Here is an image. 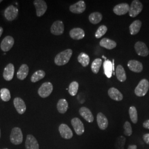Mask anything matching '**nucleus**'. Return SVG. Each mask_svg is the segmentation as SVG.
I'll list each match as a JSON object with an SVG mask.
<instances>
[{"label": "nucleus", "mask_w": 149, "mask_h": 149, "mask_svg": "<svg viewBox=\"0 0 149 149\" xmlns=\"http://www.w3.org/2000/svg\"><path fill=\"white\" fill-rule=\"evenodd\" d=\"M53 91V84L50 82L43 83L38 91V95L42 98H47L50 96Z\"/></svg>", "instance_id": "nucleus-4"}, {"label": "nucleus", "mask_w": 149, "mask_h": 149, "mask_svg": "<svg viewBox=\"0 0 149 149\" xmlns=\"http://www.w3.org/2000/svg\"><path fill=\"white\" fill-rule=\"evenodd\" d=\"M29 69L27 64H22L17 73V78L20 80H24L29 74Z\"/></svg>", "instance_id": "nucleus-23"}, {"label": "nucleus", "mask_w": 149, "mask_h": 149, "mask_svg": "<svg viewBox=\"0 0 149 149\" xmlns=\"http://www.w3.org/2000/svg\"><path fill=\"white\" fill-rule=\"evenodd\" d=\"M18 14V10L15 6L10 5L7 7L4 11V16L8 21H12L17 18Z\"/></svg>", "instance_id": "nucleus-6"}, {"label": "nucleus", "mask_w": 149, "mask_h": 149, "mask_svg": "<svg viewBox=\"0 0 149 149\" xmlns=\"http://www.w3.org/2000/svg\"><path fill=\"white\" fill-rule=\"evenodd\" d=\"M143 6L140 1L138 0H134L129 8V14L131 17H135L142 11Z\"/></svg>", "instance_id": "nucleus-5"}, {"label": "nucleus", "mask_w": 149, "mask_h": 149, "mask_svg": "<svg viewBox=\"0 0 149 149\" xmlns=\"http://www.w3.org/2000/svg\"><path fill=\"white\" fill-rule=\"evenodd\" d=\"M15 73V66L11 63L8 64L4 69L3 77L5 80L10 81L13 79Z\"/></svg>", "instance_id": "nucleus-16"}, {"label": "nucleus", "mask_w": 149, "mask_h": 149, "mask_svg": "<svg viewBox=\"0 0 149 149\" xmlns=\"http://www.w3.org/2000/svg\"><path fill=\"white\" fill-rule=\"evenodd\" d=\"M128 149H137V146L136 145H129Z\"/></svg>", "instance_id": "nucleus-41"}, {"label": "nucleus", "mask_w": 149, "mask_h": 149, "mask_svg": "<svg viewBox=\"0 0 149 149\" xmlns=\"http://www.w3.org/2000/svg\"><path fill=\"white\" fill-rule=\"evenodd\" d=\"M142 23L140 20L134 21L129 26V31L131 35H135L138 34L141 27Z\"/></svg>", "instance_id": "nucleus-26"}, {"label": "nucleus", "mask_w": 149, "mask_h": 149, "mask_svg": "<svg viewBox=\"0 0 149 149\" xmlns=\"http://www.w3.org/2000/svg\"><path fill=\"white\" fill-rule=\"evenodd\" d=\"M79 84L77 82H76V81L72 82L70 84L69 87L68 88L70 95L72 96H76L79 90Z\"/></svg>", "instance_id": "nucleus-35"}, {"label": "nucleus", "mask_w": 149, "mask_h": 149, "mask_svg": "<svg viewBox=\"0 0 149 149\" xmlns=\"http://www.w3.org/2000/svg\"><path fill=\"white\" fill-rule=\"evenodd\" d=\"M102 15L101 13L98 12H95L93 13H92L89 16V21L91 23L93 24H97L101 22L102 20Z\"/></svg>", "instance_id": "nucleus-28"}, {"label": "nucleus", "mask_w": 149, "mask_h": 149, "mask_svg": "<svg viewBox=\"0 0 149 149\" xmlns=\"http://www.w3.org/2000/svg\"><path fill=\"white\" fill-rule=\"evenodd\" d=\"M97 122L99 128L102 130H106L108 126V120L104 114L100 112L97 116Z\"/></svg>", "instance_id": "nucleus-19"}, {"label": "nucleus", "mask_w": 149, "mask_h": 149, "mask_svg": "<svg viewBox=\"0 0 149 149\" xmlns=\"http://www.w3.org/2000/svg\"><path fill=\"white\" fill-rule=\"evenodd\" d=\"M15 43L14 38L12 36H6L1 42L0 47L1 50L4 52H7L10 51L11 48L13 47Z\"/></svg>", "instance_id": "nucleus-9"}, {"label": "nucleus", "mask_w": 149, "mask_h": 149, "mask_svg": "<svg viewBox=\"0 0 149 149\" xmlns=\"http://www.w3.org/2000/svg\"><path fill=\"white\" fill-rule=\"evenodd\" d=\"M2 2V0H0V3Z\"/></svg>", "instance_id": "nucleus-43"}, {"label": "nucleus", "mask_w": 149, "mask_h": 149, "mask_svg": "<svg viewBox=\"0 0 149 149\" xmlns=\"http://www.w3.org/2000/svg\"><path fill=\"white\" fill-rule=\"evenodd\" d=\"M7 149V148H5V149Z\"/></svg>", "instance_id": "nucleus-45"}, {"label": "nucleus", "mask_w": 149, "mask_h": 149, "mask_svg": "<svg viewBox=\"0 0 149 149\" xmlns=\"http://www.w3.org/2000/svg\"><path fill=\"white\" fill-rule=\"evenodd\" d=\"M0 96L1 100L4 102L9 101L11 100V96L10 91L6 88L1 89L0 90Z\"/></svg>", "instance_id": "nucleus-33"}, {"label": "nucleus", "mask_w": 149, "mask_h": 149, "mask_svg": "<svg viewBox=\"0 0 149 149\" xmlns=\"http://www.w3.org/2000/svg\"><path fill=\"white\" fill-rule=\"evenodd\" d=\"M59 131L61 136L63 138L69 140L73 137L72 131L69 127L65 124H61L60 125Z\"/></svg>", "instance_id": "nucleus-10"}, {"label": "nucleus", "mask_w": 149, "mask_h": 149, "mask_svg": "<svg viewBox=\"0 0 149 149\" xmlns=\"http://www.w3.org/2000/svg\"><path fill=\"white\" fill-rule=\"evenodd\" d=\"M78 61L82 65L83 67H86L90 63V57L89 56L84 53H81L77 58Z\"/></svg>", "instance_id": "nucleus-31"}, {"label": "nucleus", "mask_w": 149, "mask_h": 149, "mask_svg": "<svg viewBox=\"0 0 149 149\" xmlns=\"http://www.w3.org/2000/svg\"><path fill=\"white\" fill-rule=\"evenodd\" d=\"M129 8L130 7L128 3H123L116 6L113 8V12L118 16H122L128 13Z\"/></svg>", "instance_id": "nucleus-15"}, {"label": "nucleus", "mask_w": 149, "mask_h": 149, "mask_svg": "<svg viewBox=\"0 0 149 149\" xmlns=\"http://www.w3.org/2000/svg\"><path fill=\"white\" fill-rule=\"evenodd\" d=\"M116 74L118 80L120 82H124L127 80V75L124 68L122 65H118L116 70Z\"/></svg>", "instance_id": "nucleus-25"}, {"label": "nucleus", "mask_w": 149, "mask_h": 149, "mask_svg": "<svg viewBox=\"0 0 149 149\" xmlns=\"http://www.w3.org/2000/svg\"><path fill=\"white\" fill-rule=\"evenodd\" d=\"M108 30L107 27L104 25H102L98 28L95 33V37L96 38H100L103 36Z\"/></svg>", "instance_id": "nucleus-37"}, {"label": "nucleus", "mask_w": 149, "mask_h": 149, "mask_svg": "<svg viewBox=\"0 0 149 149\" xmlns=\"http://www.w3.org/2000/svg\"><path fill=\"white\" fill-rule=\"evenodd\" d=\"M80 116L85 119L88 123H92L94 120V117L90 110L85 107H82L79 109Z\"/></svg>", "instance_id": "nucleus-18"}, {"label": "nucleus", "mask_w": 149, "mask_h": 149, "mask_svg": "<svg viewBox=\"0 0 149 149\" xmlns=\"http://www.w3.org/2000/svg\"><path fill=\"white\" fill-rule=\"evenodd\" d=\"M23 138V134L21 128L15 127L12 129L10 135V140L12 144L16 145L22 144Z\"/></svg>", "instance_id": "nucleus-3"}, {"label": "nucleus", "mask_w": 149, "mask_h": 149, "mask_svg": "<svg viewBox=\"0 0 149 149\" xmlns=\"http://www.w3.org/2000/svg\"><path fill=\"white\" fill-rule=\"evenodd\" d=\"M25 146L26 149H39L37 140L32 135H28Z\"/></svg>", "instance_id": "nucleus-17"}, {"label": "nucleus", "mask_w": 149, "mask_h": 149, "mask_svg": "<svg viewBox=\"0 0 149 149\" xmlns=\"http://www.w3.org/2000/svg\"><path fill=\"white\" fill-rule=\"evenodd\" d=\"M71 123L77 135H82L85 132V127L82 121L78 118L72 119Z\"/></svg>", "instance_id": "nucleus-8"}, {"label": "nucleus", "mask_w": 149, "mask_h": 149, "mask_svg": "<svg viewBox=\"0 0 149 149\" xmlns=\"http://www.w3.org/2000/svg\"><path fill=\"white\" fill-rule=\"evenodd\" d=\"M86 3L84 1H79L76 3L70 6V11L75 14H81L86 10Z\"/></svg>", "instance_id": "nucleus-13"}, {"label": "nucleus", "mask_w": 149, "mask_h": 149, "mask_svg": "<svg viewBox=\"0 0 149 149\" xmlns=\"http://www.w3.org/2000/svg\"><path fill=\"white\" fill-rule=\"evenodd\" d=\"M134 48L136 53L139 56L145 57L149 55V50L148 48L146 45L142 42H138L135 43Z\"/></svg>", "instance_id": "nucleus-12"}, {"label": "nucleus", "mask_w": 149, "mask_h": 149, "mask_svg": "<svg viewBox=\"0 0 149 149\" xmlns=\"http://www.w3.org/2000/svg\"><path fill=\"white\" fill-rule=\"evenodd\" d=\"M128 66L129 69L131 71L136 73H140L143 70V65L140 61L132 60L129 61L128 63Z\"/></svg>", "instance_id": "nucleus-20"}, {"label": "nucleus", "mask_w": 149, "mask_h": 149, "mask_svg": "<svg viewBox=\"0 0 149 149\" xmlns=\"http://www.w3.org/2000/svg\"><path fill=\"white\" fill-rule=\"evenodd\" d=\"M129 114L132 122L134 124H136L138 122V112L136 108L134 106H131L129 109Z\"/></svg>", "instance_id": "nucleus-32"}, {"label": "nucleus", "mask_w": 149, "mask_h": 149, "mask_svg": "<svg viewBox=\"0 0 149 149\" xmlns=\"http://www.w3.org/2000/svg\"><path fill=\"white\" fill-rule=\"evenodd\" d=\"M45 71H44L42 70H38L32 74L31 78V82L33 83L37 82L38 81L43 79V78L45 77Z\"/></svg>", "instance_id": "nucleus-30"}, {"label": "nucleus", "mask_w": 149, "mask_h": 149, "mask_svg": "<svg viewBox=\"0 0 149 149\" xmlns=\"http://www.w3.org/2000/svg\"><path fill=\"white\" fill-rule=\"evenodd\" d=\"M50 32L55 36H60L64 33V24L61 21L54 22L50 28Z\"/></svg>", "instance_id": "nucleus-11"}, {"label": "nucleus", "mask_w": 149, "mask_h": 149, "mask_svg": "<svg viewBox=\"0 0 149 149\" xmlns=\"http://www.w3.org/2000/svg\"><path fill=\"white\" fill-rule=\"evenodd\" d=\"M100 45L103 48H106L108 50H111L116 47L117 43L113 40L105 38L102 39L100 41Z\"/></svg>", "instance_id": "nucleus-24"}, {"label": "nucleus", "mask_w": 149, "mask_h": 149, "mask_svg": "<svg viewBox=\"0 0 149 149\" xmlns=\"http://www.w3.org/2000/svg\"><path fill=\"white\" fill-rule=\"evenodd\" d=\"M3 28L0 27V37H1V36H2V33H3Z\"/></svg>", "instance_id": "nucleus-42"}, {"label": "nucleus", "mask_w": 149, "mask_h": 149, "mask_svg": "<svg viewBox=\"0 0 149 149\" xmlns=\"http://www.w3.org/2000/svg\"><path fill=\"white\" fill-rule=\"evenodd\" d=\"M108 95L109 97L116 101H121L123 99L122 93L114 87H112L109 89L108 91Z\"/></svg>", "instance_id": "nucleus-22"}, {"label": "nucleus", "mask_w": 149, "mask_h": 149, "mask_svg": "<svg viewBox=\"0 0 149 149\" xmlns=\"http://www.w3.org/2000/svg\"><path fill=\"white\" fill-rule=\"evenodd\" d=\"M149 88V82L146 79L141 80L136 87L134 92L138 97H143L146 95Z\"/></svg>", "instance_id": "nucleus-2"}, {"label": "nucleus", "mask_w": 149, "mask_h": 149, "mask_svg": "<svg viewBox=\"0 0 149 149\" xmlns=\"http://www.w3.org/2000/svg\"><path fill=\"white\" fill-rule=\"evenodd\" d=\"M70 36L72 39L80 40L85 36L84 31L80 28H74L70 31Z\"/></svg>", "instance_id": "nucleus-21"}, {"label": "nucleus", "mask_w": 149, "mask_h": 149, "mask_svg": "<svg viewBox=\"0 0 149 149\" xmlns=\"http://www.w3.org/2000/svg\"><path fill=\"white\" fill-rule=\"evenodd\" d=\"M72 55L71 49H66L58 54L54 59V63L58 66H63L68 63Z\"/></svg>", "instance_id": "nucleus-1"}, {"label": "nucleus", "mask_w": 149, "mask_h": 149, "mask_svg": "<svg viewBox=\"0 0 149 149\" xmlns=\"http://www.w3.org/2000/svg\"><path fill=\"white\" fill-rule=\"evenodd\" d=\"M14 106L17 112L19 114H23L26 111V105L24 101L20 97H16L13 101Z\"/></svg>", "instance_id": "nucleus-14"}, {"label": "nucleus", "mask_w": 149, "mask_h": 149, "mask_svg": "<svg viewBox=\"0 0 149 149\" xmlns=\"http://www.w3.org/2000/svg\"><path fill=\"white\" fill-rule=\"evenodd\" d=\"M144 142L146 144H149V133L145 134L143 136Z\"/></svg>", "instance_id": "nucleus-39"}, {"label": "nucleus", "mask_w": 149, "mask_h": 149, "mask_svg": "<svg viewBox=\"0 0 149 149\" xmlns=\"http://www.w3.org/2000/svg\"><path fill=\"white\" fill-rule=\"evenodd\" d=\"M125 141L126 138L124 136H120L118 137L115 143L116 149H124Z\"/></svg>", "instance_id": "nucleus-36"}, {"label": "nucleus", "mask_w": 149, "mask_h": 149, "mask_svg": "<svg viewBox=\"0 0 149 149\" xmlns=\"http://www.w3.org/2000/svg\"><path fill=\"white\" fill-rule=\"evenodd\" d=\"M104 73L108 77V78L111 77L112 74V71L113 70V66L112 62L109 60H106L103 63Z\"/></svg>", "instance_id": "nucleus-29"}, {"label": "nucleus", "mask_w": 149, "mask_h": 149, "mask_svg": "<svg viewBox=\"0 0 149 149\" xmlns=\"http://www.w3.org/2000/svg\"><path fill=\"white\" fill-rule=\"evenodd\" d=\"M102 64V59H99V58L95 59L92 62L91 65V69L92 72L95 74H98L101 68Z\"/></svg>", "instance_id": "nucleus-34"}, {"label": "nucleus", "mask_w": 149, "mask_h": 149, "mask_svg": "<svg viewBox=\"0 0 149 149\" xmlns=\"http://www.w3.org/2000/svg\"><path fill=\"white\" fill-rule=\"evenodd\" d=\"M33 4L36 9V13L38 17H42L46 12L48 6L45 1L43 0H35Z\"/></svg>", "instance_id": "nucleus-7"}, {"label": "nucleus", "mask_w": 149, "mask_h": 149, "mask_svg": "<svg viewBox=\"0 0 149 149\" xmlns=\"http://www.w3.org/2000/svg\"><path fill=\"white\" fill-rule=\"evenodd\" d=\"M68 107V102L65 99H60L57 103V109L61 114H64L67 112Z\"/></svg>", "instance_id": "nucleus-27"}, {"label": "nucleus", "mask_w": 149, "mask_h": 149, "mask_svg": "<svg viewBox=\"0 0 149 149\" xmlns=\"http://www.w3.org/2000/svg\"><path fill=\"white\" fill-rule=\"evenodd\" d=\"M0 138H1V129H0Z\"/></svg>", "instance_id": "nucleus-44"}, {"label": "nucleus", "mask_w": 149, "mask_h": 149, "mask_svg": "<svg viewBox=\"0 0 149 149\" xmlns=\"http://www.w3.org/2000/svg\"><path fill=\"white\" fill-rule=\"evenodd\" d=\"M124 134L125 135L128 136H130L132 135L133 133V130H132V125L130 124V123L127 121L125 122L124 124Z\"/></svg>", "instance_id": "nucleus-38"}, {"label": "nucleus", "mask_w": 149, "mask_h": 149, "mask_svg": "<svg viewBox=\"0 0 149 149\" xmlns=\"http://www.w3.org/2000/svg\"><path fill=\"white\" fill-rule=\"evenodd\" d=\"M143 127L145 129H149V120H147L143 123Z\"/></svg>", "instance_id": "nucleus-40"}]
</instances>
